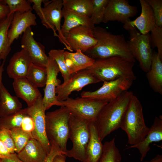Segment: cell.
Returning <instances> with one entry per match:
<instances>
[{
  "mask_svg": "<svg viewBox=\"0 0 162 162\" xmlns=\"http://www.w3.org/2000/svg\"><path fill=\"white\" fill-rule=\"evenodd\" d=\"M0 140L3 143L10 153H16V149L10 130L5 128L0 129Z\"/></svg>",
  "mask_w": 162,
  "mask_h": 162,
  "instance_id": "74e56055",
  "label": "cell"
},
{
  "mask_svg": "<svg viewBox=\"0 0 162 162\" xmlns=\"http://www.w3.org/2000/svg\"><path fill=\"white\" fill-rule=\"evenodd\" d=\"M32 63L28 52L22 49L10 58L6 69L7 74L13 80L26 78Z\"/></svg>",
  "mask_w": 162,
  "mask_h": 162,
  "instance_id": "d6986e66",
  "label": "cell"
},
{
  "mask_svg": "<svg viewBox=\"0 0 162 162\" xmlns=\"http://www.w3.org/2000/svg\"><path fill=\"white\" fill-rule=\"evenodd\" d=\"M62 14V17L64 18V22L61 27V32L65 38L69 31L75 27L81 26H86L93 28L95 27L91 23L90 17L63 8Z\"/></svg>",
  "mask_w": 162,
  "mask_h": 162,
  "instance_id": "4316f807",
  "label": "cell"
},
{
  "mask_svg": "<svg viewBox=\"0 0 162 162\" xmlns=\"http://www.w3.org/2000/svg\"><path fill=\"white\" fill-rule=\"evenodd\" d=\"M134 81L127 77H122L116 80L104 81L102 86L93 92L83 91L81 97L109 102L119 96L132 86Z\"/></svg>",
  "mask_w": 162,
  "mask_h": 162,
  "instance_id": "30bf717a",
  "label": "cell"
},
{
  "mask_svg": "<svg viewBox=\"0 0 162 162\" xmlns=\"http://www.w3.org/2000/svg\"><path fill=\"white\" fill-rule=\"evenodd\" d=\"M90 136L86 149V162H98L103 154L104 145L95 122L89 123Z\"/></svg>",
  "mask_w": 162,
  "mask_h": 162,
  "instance_id": "7402d4cb",
  "label": "cell"
},
{
  "mask_svg": "<svg viewBox=\"0 0 162 162\" xmlns=\"http://www.w3.org/2000/svg\"><path fill=\"white\" fill-rule=\"evenodd\" d=\"M89 122L71 114L69 121V138L73 146L65 153L66 156L86 162V149L89 138Z\"/></svg>",
  "mask_w": 162,
  "mask_h": 162,
  "instance_id": "52a82bcc",
  "label": "cell"
},
{
  "mask_svg": "<svg viewBox=\"0 0 162 162\" xmlns=\"http://www.w3.org/2000/svg\"><path fill=\"white\" fill-rule=\"evenodd\" d=\"M150 32V43L151 47L157 48L158 53L162 59V27L156 25Z\"/></svg>",
  "mask_w": 162,
  "mask_h": 162,
  "instance_id": "8d00e7d4",
  "label": "cell"
},
{
  "mask_svg": "<svg viewBox=\"0 0 162 162\" xmlns=\"http://www.w3.org/2000/svg\"><path fill=\"white\" fill-rule=\"evenodd\" d=\"M71 114L89 122H95L100 111L108 102L85 98L69 97L60 102Z\"/></svg>",
  "mask_w": 162,
  "mask_h": 162,
  "instance_id": "9c48e42d",
  "label": "cell"
},
{
  "mask_svg": "<svg viewBox=\"0 0 162 162\" xmlns=\"http://www.w3.org/2000/svg\"><path fill=\"white\" fill-rule=\"evenodd\" d=\"M92 29L89 26H81L71 29L65 36L66 42L70 49L80 50L85 53L97 43Z\"/></svg>",
  "mask_w": 162,
  "mask_h": 162,
  "instance_id": "4fadbf2b",
  "label": "cell"
},
{
  "mask_svg": "<svg viewBox=\"0 0 162 162\" xmlns=\"http://www.w3.org/2000/svg\"><path fill=\"white\" fill-rule=\"evenodd\" d=\"M92 31L97 43L85 54L95 60L121 56L135 62L123 35L114 34L99 26L94 27Z\"/></svg>",
  "mask_w": 162,
  "mask_h": 162,
  "instance_id": "6da1fadb",
  "label": "cell"
},
{
  "mask_svg": "<svg viewBox=\"0 0 162 162\" xmlns=\"http://www.w3.org/2000/svg\"><path fill=\"white\" fill-rule=\"evenodd\" d=\"M22 34L21 47L28 52L32 63L46 68L49 61V57L46 53L45 46L34 38L31 27L28 28Z\"/></svg>",
  "mask_w": 162,
  "mask_h": 162,
  "instance_id": "e0dca14e",
  "label": "cell"
},
{
  "mask_svg": "<svg viewBox=\"0 0 162 162\" xmlns=\"http://www.w3.org/2000/svg\"><path fill=\"white\" fill-rule=\"evenodd\" d=\"M71 113L64 106L46 114V132L50 143L56 144L64 153L68 150L69 121Z\"/></svg>",
  "mask_w": 162,
  "mask_h": 162,
  "instance_id": "8992f818",
  "label": "cell"
},
{
  "mask_svg": "<svg viewBox=\"0 0 162 162\" xmlns=\"http://www.w3.org/2000/svg\"><path fill=\"white\" fill-rule=\"evenodd\" d=\"M128 31V43L130 50L135 60L138 61L141 69L147 72L151 65L153 53L150 43L149 33L141 34L136 28Z\"/></svg>",
  "mask_w": 162,
  "mask_h": 162,
  "instance_id": "ba28073f",
  "label": "cell"
},
{
  "mask_svg": "<svg viewBox=\"0 0 162 162\" xmlns=\"http://www.w3.org/2000/svg\"><path fill=\"white\" fill-rule=\"evenodd\" d=\"M22 107L18 98L10 94L2 82L0 88V117L15 113Z\"/></svg>",
  "mask_w": 162,
  "mask_h": 162,
  "instance_id": "484cf974",
  "label": "cell"
},
{
  "mask_svg": "<svg viewBox=\"0 0 162 162\" xmlns=\"http://www.w3.org/2000/svg\"><path fill=\"white\" fill-rule=\"evenodd\" d=\"M66 156L62 154L57 155L54 158L53 162H66Z\"/></svg>",
  "mask_w": 162,
  "mask_h": 162,
  "instance_id": "f6af8a7d",
  "label": "cell"
},
{
  "mask_svg": "<svg viewBox=\"0 0 162 162\" xmlns=\"http://www.w3.org/2000/svg\"><path fill=\"white\" fill-rule=\"evenodd\" d=\"M2 0H0V3H2Z\"/></svg>",
  "mask_w": 162,
  "mask_h": 162,
  "instance_id": "c3c4849f",
  "label": "cell"
},
{
  "mask_svg": "<svg viewBox=\"0 0 162 162\" xmlns=\"http://www.w3.org/2000/svg\"><path fill=\"white\" fill-rule=\"evenodd\" d=\"M162 59L157 52H153L150 68L146 76L149 86L156 93L162 94Z\"/></svg>",
  "mask_w": 162,
  "mask_h": 162,
  "instance_id": "d4e9b609",
  "label": "cell"
},
{
  "mask_svg": "<svg viewBox=\"0 0 162 162\" xmlns=\"http://www.w3.org/2000/svg\"><path fill=\"white\" fill-rule=\"evenodd\" d=\"M14 14H10L6 19L0 22V66L1 64V60H5L4 53L8 43L7 33Z\"/></svg>",
  "mask_w": 162,
  "mask_h": 162,
  "instance_id": "d6a6232c",
  "label": "cell"
},
{
  "mask_svg": "<svg viewBox=\"0 0 162 162\" xmlns=\"http://www.w3.org/2000/svg\"><path fill=\"white\" fill-rule=\"evenodd\" d=\"M36 19L35 15L32 11L24 13H14L7 33L8 43L4 53L5 59L11 50L10 46L14 41L17 40L28 28L36 26Z\"/></svg>",
  "mask_w": 162,
  "mask_h": 162,
  "instance_id": "5bb4252c",
  "label": "cell"
},
{
  "mask_svg": "<svg viewBox=\"0 0 162 162\" xmlns=\"http://www.w3.org/2000/svg\"><path fill=\"white\" fill-rule=\"evenodd\" d=\"M42 98L41 96L32 105L26 108L34 124V129L32 134V137L41 143L48 154L50 152L51 145L46 134V110L43 105Z\"/></svg>",
  "mask_w": 162,
  "mask_h": 162,
  "instance_id": "7c38bea8",
  "label": "cell"
},
{
  "mask_svg": "<svg viewBox=\"0 0 162 162\" xmlns=\"http://www.w3.org/2000/svg\"><path fill=\"white\" fill-rule=\"evenodd\" d=\"M16 154L24 162H43L47 154L41 143L33 138Z\"/></svg>",
  "mask_w": 162,
  "mask_h": 162,
  "instance_id": "cb8c5ba5",
  "label": "cell"
},
{
  "mask_svg": "<svg viewBox=\"0 0 162 162\" xmlns=\"http://www.w3.org/2000/svg\"><path fill=\"white\" fill-rule=\"evenodd\" d=\"M63 8L90 17L93 8L92 0H62Z\"/></svg>",
  "mask_w": 162,
  "mask_h": 162,
  "instance_id": "83f0119b",
  "label": "cell"
},
{
  "mask_svg": "<svg viewBox=\"0 0 162 162\" xmlns=\"http://www.w3.org/2000/svg\"><path fill=\"white\" fill-rule=\"evenodd\" d=\"M2 3L7 5L10 10V14L16 12L24 13L32 11L31 3L26 0H2Z\"/></svg>",
  "mask_w": 162,
  "mask_h": 162,
  "instance_id": "d590c367",
  "label": "cell"
},
{
  "mask_svg": "<svg viewBox=\"0 0 162 162\" xmlns=\"http://www.w3.org/2000/svg\"><path fill=\"white\" fill-rule=\"evenodd\" d=\"M162 140V116L156 117L153 124L144 140L137 144L129 146L127 149L136 148L141 155L140 160L142 161L150 149V145L153 142Z\"/></svg>",
  "mask_w": 162,
  "mask_h": 162,
  "instance_id": "ffe728a7",
  "label": "cell"
},
{
  "mask_svg": "<svg viewBox=\"0 0 162 162\" xmlns=\"http://www.w3.org/2000/svg\"><path fill=\"white\" fill-rule=\"evenodd\" d=\"M28 1L31 3H33L32 9L36 12L43 26L47 29H52L54 35L58 38L60 41L69 52H72L68 45L65 38L61 32L63 0Z\"/></svg>",
  "mask_w": 162,
  "mask_h": 162,
  "instance_id": "5b68a950",
  "label": "cell"
},
{
  "mask_svg": "<svg viewBox=\"0 0 162 162\" xmlns=\"http://www.w3.org/2000/svg\"><path fill=\"white\" fill-rule=\"evenodd\" d=\"M138 12L136 6L129 4L126 0H109L104 14L103 22L117 21L124 24Z\"/></svg>",
  "mask_w": 162,
  "mask_h": 162,
  "instance_id": "2e32d148",
  "label": "cell"
},
{
  "mask_svg": "<svg viewBox=\"0 0 162 162\" xmlns=\"http://www.w3.org/2000/svg\"><path fill=\"white\" fill-rule=\"evenodd\" d=\"M13 86L16 96L26 102L28 107L42 96L38 88L26 78L14 80Z\"/></svg>",
  "mask_w": 162,
  "mask_h": 162,
  "instance_id": "44dd1931",
  "label": "cell"
},
{
  "mask_svg": "<svg viewBox=\"0 0 162 162\" xmlns=\"http://www.w3.org/2000/svg\"><path fill=\"white\" fill-rule=\"evenodd\" d=\"M8 6L2 3H0V22L6 19L10 14Z\"/></svg>",
  "mask_w": 162,
  "mask_h": 162,
  "instance_id": "b9f144b4",
  "label": "cell"
},
{
  "mask_svg": "<svg viewBox=\"0 0 162 162\" xmlns=\"http://www.w3.org/2000/svg\"><path fill=\"white\" fill-rule=\"evenodd\" d=\"M49 58V63L46 68L47 79L42 98L43 105L46 110L54 105L63 106L62 103L58 100L56 93V88L61 84V80L57 78L59 70L56 61Z\"/></svg>",
  "mask_w": 162,
  "mask_h": 162,
  "instance_id": "9a60e30c",
  "label": "cell"
},
{
  "mask_svg": "<svg viewBox=\"0 0 162 162\" xmlns=\"http://www.w3.org/2000/svg\"><path fill=\"white\" fill-rule=\"evenodd\" d=\"M88 69L80 71L72 75L68 81L56 87V93L60 102L65 100L73 92H79L84 86L100 82Z\"/></svg>",
  "mask_w": 162,
  "mask_h": 162,
  "instance_id": "8fae6325",
  "label": "cell"
},
{
  "mask_svg": "<svg viewBox=\"0 0 162 162\" xmlns=\"http://www.w3.org/2000/svg\"><path fill=\"white\" fill-rule=\"evenodd\" d=\"M103 154L98 162H121L122 156L113 138L103 144Z\"/></svg>",
  "mask_w": 162,
  "mask_h": 162,
  "instance_id": "4dcf8cb0",
  "label": "cell"
},
{
  "mask_svg": "<svg viewBox=\"0 0 162 162\" xmlns=\"http://www.w3.org/2000/svg\"><path fill=\"white\" fill-rule=\"evenodd\" d=\"M146 0L152 9L156 25L158 26L162 27V0Z\"/></svg>",
  "mask_w": 162,
  "mask_h": 162,
  "instance_id": "f35d334b",
  "label": "cell"
},
{
  "mask_svg": "<svg viewBox=\"0 0 162 162\" xmlns=\"http://www.w3.org/2000/svg\"><path fill=\"white\" fill-rule=\"evenodd\" d=\"M134 62L121 56L95 60L87 69L100 82L108 81L122 77H136L133 72Z\"/></svg>",
  "mask_w": 162,
  "mask_h": 162,
  "instance_id": "3957f363",
  "label": "cell"
},
{
  "mask_svg": "<svg viewBox=\"0 0 162 162\" xmlns=\"http://www.w3.org/2000/svg\"><path fill=\"white\" fill-rule=\"evenodd\" d=\"M20 128L25 132L31 134L34 131V125L32 118L28 114L23 118Z\"/></svg>",
  "mask_w": 162,
  "mask_h": 162,
  "instance_id": "60d3db41",
  "label": "cell"
},
{
  "mask_svg": "<svg viewBox=\"0 0 162 162\" xmlns=\"http://www.w3.org/2000/svg\"><path fill=\"white\" fill-rule=\"evenodd\" d=\"M27 114L26 108L21 109L15 113L0 117V129L5 128L10 130L20 128L23 119Z\"/></svg>",
  "mask_w": 162,
  "mask_h": 162,
  "instance_id": "f1b7e54d",
  "label": "cell"
},
{
  "mask_svg": "<svg viewBox=\"0 0 162 162\" xmlns=\"http://www.w3.org/2000/svg\"><path fill=\"white\" fill-rule=\"evenodd\" d=\"M11 154L4 144L0 140V159L8 157Z\"/></svg>",
  "mask_w": 162,
  "mask_h": 162,
  "instance_id": "7bdbcfd3",
  "label": "cell"
},
{
  "mask_svg": "<svg viewBox=\"0 0 162 162\" xmlns=\"http://www.w3.org/2000/svg\"><path fill=\"white\" fill-rule=\"evenodd\" d=\"M141 13L139 16L134 20L129 21L124 24L123 27L129 31L137 28L140 33L145 34L149 33L156 25L152 9L146 0H140Z\"/></svg>",
  "mask_w": 162,
  "mask_h": 162,
  "instance_id": "ac0fdd59",
  "label": "cell"
},
{
  "mask_svg": "<svg viewBox=\"0 0 162 162\" xmlns=\"http://www.w3.org/2000/svg\"><path fill=\"white\" fill-rule=\"evenodd\" d=\"M144 162H162V155L158 154L150 161Z\"/></svg>",
  "mask_w": 162,
  "mask_h": 162,
  "instance_id": "bcb514c9",
  "label": "cell"
},
{
  "mask_svg": "<svg viewBox=\"0 0 162 162\" xmlns=\"http://www.w3.org/2000/svg\"><path fill=\"white\" fill-rule=\"evenodd\" d=\"M64 57L66 64L71 75L87 69L93 64L95 61L80 50L74 52L65 51Z\"/></svg>",
  "mask_w": 162,
  "mask_h": 162,
  "instance_id": "603a6c76",
  "label": "cell"
},
{
  "mask_svg": "<svg viewBox=\"0 0 162 162\" xmlns=\"http://www.w3.org/2000/svg\"><path fill=\"white\" fill-rule=\"evenodd\" d=\"M10 131L16 149V153L17 154L33 137L31 134L25 132L20 128L13 129Z\"/></svg>",
  "mask_w": 162,
  "mask_h": 162,
  "instance_id": "e575fe53",
  "label": "cell"
},
{
  "mask_svg": "<svg viewBox=\"0 0 162 162\" xmlns=\"http://www.w3.org/2000/svg\"><path fill=\"white\" fill-rule=\"evenodd\" d=\"M93 8L90 17L91 22L94 26L103 22L106 8L109 0H92Z\"/></svg>",
  "mask_w": 162,
  "mask_h": 162,
  "instance_id": "836d02e7",
  "label": "cell"
},
{
  "mask_svg": "<svg viewBox=\"0 0 162 162\" xmlns=\"http://www.w3.org/2000/svg\"><path fill=\"white\" fill-rule=\"evenodd\" d=\"M51 148L50 152L47 155L43 162H53L55 157L57 155L62 154L64 155L59 146L54 142L50 143Z\"/></svg>",
  "mask_w": 162,
  "mask_h": 162,
  "instance_id": "ab89813d",
  "label": "cell"
},
{
  "mask_svg": "<svg viewBox=\"0 0 162 162\" xmlns=\"http://www.w3.org/2000/svg\"><path fill=\"white\" fill-rule=\"evenodd\" d=\"M120 128L126 133L130 146L143 140L149 131V128L145 123L142 105L134 94L130 100Z\"/></svg>",
  "mask_w": 162,
  "mask_h": 162,
  "instance_id": "277c9868",
  "label": "cell"
},
{
  "mask_svg": "<svg viewBox=\"0 0 162 162\" xmlns=\"http://www.w3.org/2000/svg\"><path fill=\"white\" fill-rule=\"evenodd\" d=\"M0 162H24L17 157L16 153L11 154L10 156L7 158L1 159Z\"/></svg>",
  "mask_w": 162,
  "mask_h": 162,
  "instance_id": "ee69618b",
  "label": "cell"
},
{
  "mask_svg": "<svg viewBox=\"0 0 162 162\" xmlns=\"http://www.w3.org/2000/svg\"></svg>",
  "mask_w": 162,
  "mask_h": 162,
  "instance_id": "681fc988",
  "label": "cell"
},
{
  "mask_svg": "<svg viewBox=\"0 0 162 162\" xmlns=\"http://www.w3.org/2000/svg\"><path fill=\"white\" fill-rule=\"evenodd\" d=\"M26 78L38 88L45 86L47 79L46 68L32 63Z\"/></svg>",
  "mask_w": 162,
  "mask_h": 162,
  "instance_id": "f546056e",
  "label": "cell"
},
{
  "mask_svg": "<svg viewBox=\"0 0 162 162\" xmlns=\"http://www.w3.org/2000/svg\"><path fill=\"white\" fill-rule=\"evenodd\" d=\"M64 49H52L48 52L49 57L54 59L56 62L60 72L64 79V82L69 80L71 76L66 64Z\"/></svg>",
  "mask_w": 162,
  "mask_h": 162,
  "instance_id": "1f68e13d",
  "label": "cell"
},
{
  "mask_svg": "<svg viewBox=\"0 0 162 162\" xmlns=\"http://www.w3.org/2000/svg\"><path fill=\"white\" fill-rule=\"evenodd\" d=\"M5 61L4 60L0 66V88L2 83V76L3 73L4 71V65Z\"/></svg>",
  "mask_w": 162,
  "mask_h": 162,
  "instance_id": "7dc6e473",
  "label": "cell"
},
{
  "mask_svg": "<svg viewBox=\"0 0 162 162\" xmlns=\"http://www.w3.org/2000/svg\"><path fill=\"white\" fill-rule=\"evenodd\" d=\"M133 92L127 91L106 104L98 113L95 121L102 141L112 132L120 128Z\"/></svg>",
  "mask_w": 162,
  "mask_h": 162,
  "instance_id": "7a4b0ae2",
  "label": "cell"
}]
</instances>
